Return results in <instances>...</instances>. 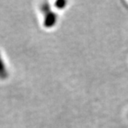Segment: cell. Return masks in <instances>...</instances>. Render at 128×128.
<instances>
[{
	"instance_id": "obj_2",
	"label": "cell",
	"mask_w": 128,
	"mask_h": 128,
	"mask_svg": "<svg viewBox=\"0 0 128 128\" xmlns=\"http://www.w3.org/2000/svg\"><path fill=\"white\" fill-rule=\"evenodd\" d=\"M6 75V70L3 66V63L1 61V59H0V76L1 77H4Z\"/></svg>"
},
{
	"instance_id": "obj_1",
	"label": "cell",
	"mask_w": 128,
	"mask_h": 128,
	"mask_svg": "<svg viewBox=\"0 0 128 128\" xmlns=\"http://www.w3.org/2000/svg\"><path fill=\"white\" fill-rule=\"evenodd\" d=\"M55 21H56V16H54V14L52 13H50L47 16V19L46 20L45 22V26H52Z\"/></svg>"
}]
</instances>
